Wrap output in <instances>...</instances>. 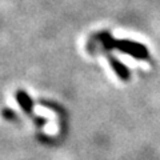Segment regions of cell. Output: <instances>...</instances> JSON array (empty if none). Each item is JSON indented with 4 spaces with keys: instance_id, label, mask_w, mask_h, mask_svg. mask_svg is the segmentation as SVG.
I'll list each match as a JSON object with an SVG mask.
<instances>
[{
    "instance_id": "obj_1",
    "label": "cell",
    "mask_w": 160,
    "mask_h": 160,
    "mask_svg": "<svg viewBox=\"0 0 160 160\" xmlns=\"http://www.w3.org/2000/svg\"><path fill=\"white\" fill-rule=\"evenodd\" d=\"M104 44L106 47H115L120 49V51L126 52L132 55L135 58H139V59H146L148 58V53H147V49L142 44H138V43H133V42H127V40H122V42H116V40L111 39L109 35L104 36Z\"/></svg>"
},
{
    "instance_id": "obj_2",
    "label": "cell",
    "mask_w": 160,
    "mask_h": 160,
    "mask_svg": "<svg viewBox=\"0 0 160 160\" xmlns=\"http://www.w3.org/2000/svg\"><path fill=\"white\" fill-rule=\"evenodd\" d=\"M18 102H19V104L23 107V109H24V111H26L27 113H32V112H33L32 102H31V99L28 98L27 93H24V92H18Z\"/></svg>"
},
{
    "instance_id": "obj_3",
    "label": "cell",
    "mask_w": 160,
    "mask_h": 160,
    "mask_svg": "<svg viewBox=\"0 0 160 160\" xmlns=\"http://www.w3.org/2000/svg\"><path fill=\"white\" fill-rule=\"evenodd\" d=\"M109 60H111L112 67L115 68V71L118 72V75H119L120 78H122V79H128V78H129V72L127 71V68H124V67L122 66V64H120L119 62H116L115 59H112V58L109 59Z\"/></svg>"
}]
</instances>
